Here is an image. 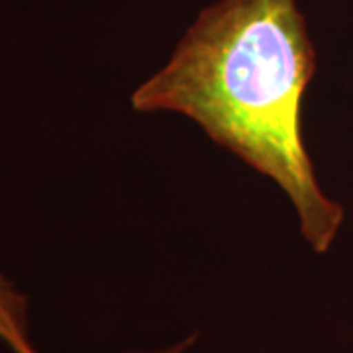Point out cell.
I'll list each match as a JSON object with an SVG mask.
<instances>
[{"instance_id": "obj_3", "label": "cell", "mask_w": 353, "mask_h": 353, "mask_svg": "<svg viewBox=\"0 0 353 353\" xmlns=\"http://www.w3.org/2000/svg\"><path fill=\"white\" fill-rule=\"evenodd\" d=\"M194 343V338H187V340L179 341L175 345H171V347H165V350H159V352H130V353H185L187 347H190Z\"/></svg>"}, {"instance_id": "obj_2", "label": "cell", "mask_w": 353, "mask_h": 353, "mask_svg": "<svg viewBox=\"0 0 353 353\" xmlns=\"http://www.w3.org/2000/svg\"><path fill=\"white\" fill-rule=\"evenodd\" d=\"M0 341L14 353H36L28 338L24 296L4 277H0Z\"/></svg>"}, {"instance_id": "obj_1", "label": "cell", "mask_w": 353, "mask_h": 353, "mask_svg": "<svg viewBox=\"0 0 353 353\" xmlns=\"http://www.w3.org/2000/svg\"><path fill=\"white\" fill-rule=\"evenodd\" d=\"M316 51L294 0H220L202 10L171 61L132 97L139 112L185 114L292 202L301 232L328 252L343 208L320 189L303 136Z\"/></svg>"}]
</instances>
